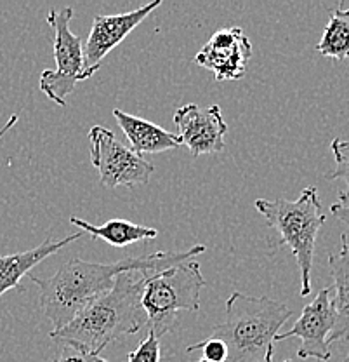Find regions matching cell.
I'll use <instances>...</instances> for the list:
<instances>
[{
  "mask_svg": "<svg viewBox=\"0 0 349 362\" xmlns=\"http://www.w3.org/2000/svg\"><path fill=\"white\" fill-rule=\"evenodd\" d=\"M330 150L336 160V169L326 178L330 181L343 180L346 183V190L339 192V201L346 204L349 201V139L336 138L330 143Z\"/></svg>",
  "mask_w": 349,
  "mask_h": 362,
  "instance_id": "17",
  "label": "cell"
},
{
  "mask_svg": "<svg viewBox=\"0 0 349 362\" xmlns=\"http://www.w3.org/2000/svg\"><path fill=\"white\" fill-rule=\"evenodd\" d=\"M174 124L178 126V136L183 145L190 148L193 157L217 153L224 148L228 124L224 122L219 105L202 108L195 103H188L176 110Z\"/></svg>",
  "mask_w": 349,
  "mask_h": 362,
  "instance_id": "11",
  "label": "cell"
},
{
  "mask_svg": "<svg viewBox=\"0 0 349 362\" xmlns=\"http://www.w3.org/2000/svg\"><path fill=\"white\" fill-rule=\"evenodd\" d=\"M292 317V308L269 296L235 291L226 300L224 320L212 337L228 346L226 362H273L275 337Z\"/></svg>",
  "mask_w": 349,
  "mask_h": 362,
  "instance_id": "3",
  "label": "cell"
},
{
  "mask_svg": "<svg viewBox=\"0 0 349 362\" xmlns=\"http://www.w3.org/2000/svg\"><path fill=\"white\" fill-rule=\"evenodd\" d=\"M204 244L188 251H160L145 256H130L114 263H92L73 258L66 262L52 277L39 279L30 272L26 277L40 288V308L52 322L54 329H61L89 303L111 291L116 279L127 272H155L171 269L179 263L190 262L205 252Z\"/></svg>",
  "mask_w": 349,
  "mask_h": 362,
  "instance_id": "1",
  "label": "cell"
},
{
  "mask_svg": "<svg viewBox=\"0 0 349 362\" xmlns=\"http://www.w3.org/2000/svg\"><path fill=\"white\" fill-rule=\"evenodd\" d=\"M80 237L82 232L70 233L68 237L59 240H52L51 237H47L40 246L30 249V251L0 256V296H2L4 293L11 291V289L23 291V288L20 286V281L30 274V270H32L33 267L39 265L40 262H44L49 256L59 252L63 247L75 243V240H78Z\"/></svg>",
  "mask_w": 349,
  "mask_h": 362,
  "instance_id": "12",
  "label": "cell"
},
{
  "mask_svg": "<svg viewBox=\"0 0 349 362\" xmlns=\"http://www.w3.org/2000/svg\"><path fill=\"white\" fill-rule=\"evenodd\" d=\"M114 117L125 138L129 139L130 150L137 156L142 157V153H160L183 145L178 134L171 133L149 120L141 119V117L130 115L120 108H115Z\"/></svg>",
  "mask_w": 349,
  "mask_h": 362,
  "instance_id": "13",
  "label": "cell"
},
{
  "mask_svg": "<svg viewBox=\"0 0 349 362\" xmlns=\"http://www.w3.org/2000/svg\"><path fill=\"white\" fill-rule=\"evenodd\" d=\"M336 324V312L332 307V288L322 289L311 303L302 308L301 317L295 320L292 329L276 334L275 341L287 338H299L301 346L298 356L301 359H317L326 362L330 359L329 337Z\"/></svg>",
  "mask_w": 349,
  "mask_h": 362,
  "instance_id": "9",
  "label": "cell"
},
{
  "mask_svg": "<svg viewBox=\"0 0 349 362\" xmlns=\"http://www.w3.org/2000/svg\"><path fill=\"white\" fill-rule=\"evenodd\" d=\"M91 143V162L99 173L103 187L134 188L148 183L155 165L145 157L134 153L129 146L116 139L114 131L103 126H92L89 131Z\"/></svg>",
  "mask_w": 349,
  "mask_h": 362,
  "instance_id": "7",
  "label": "cell"
},
{
  "mask_svg": "<svg viewBox=\"0 0 349 362\" xmlns=\"http://www.w3.org/2000/svg\"><path fill=\"white\" fill-rule=\"evenodd\" d=\"M129 362H160V338L149 331L145 341L129 354Z\"/></svg>",
  "mask_w": 349,
  "mask_h": 362,
  "instance_id": "19",
  "label": "cell"
},
{
  "mask_svg": "<svg viewBox=\"0 0 349 362\" xmlns=\"http://www.w3.org/2000/svg\"><path fill=\"white\" fill-rule=\"evenodd\" d=\"M160 6L162 0H155L129 13L96 14L84 45V81L91 78L101 68V62Z\"/></svg>",
  "mask_w": 349,
  "mask_h": 362,
  "instance_id": "8",
  "label": "cell"
},
{
  "mask_svg": "<svg viewBox=\"0 0 349 362\" xmlns=\"http://www.w3.org/2000/svg\"><path fill=\"white\" fill-rule=\"evenodd\" d=\"M256 209L266 218V223L280 237L276 246H288L298 259L301 270V296L311 293V269H313L314 246L326 216L322 211L317 187H306L298 201H266L257 199Z\"/></svg>",
  "mask_w": 349,
  "mask_h": 362,
  "instance_id": "4",
  "label": "cell"
},
{
  "mask_svg": "<svg viewBox=\"0 0 349 362\" xmlns=\"http://www.w3.org/2000/svg\"><path fill=\"white\" fill-rule=\"evenodd\" d=\"M146 277V272L122 274L111 291L89 303L65 327L52 329L51 338L80 352L99 356L115 339L137 333L148 324L141 305Z\"/></svg>",
  "mask_w": 349,
  "mask_h": 362,
  "instance_id": "2",
  "label": "cell"
},
{
  "mask_svg": "<svg viewBox=\"0 0 349 362\" xmlns=\"http://www.w3.org/2000/svg\"><path fill=\"white\" fill-rule=\"evenodd\" d=\"M73 18L71 7L52 9L47 23L54 30L56 70H44L40 75V90L59 107H66V98L73 93L78 82L84 81V44L80 37L70 30Z\"/></svg>",
  "mask_w": 349,
  "mask_h": 362,
  "instance_id": "6",
  "label": "cell"
},
{
  "mask_svg": "<svg viewBox=\"0 0 349 362\" xmlns=\"http://www.w3.org/2000/svg\"><path fill=\"white\" fill-rule=\"evenodd\" d=\"M97 356H91V354L80 352V350L73 349L70 345H63L59 354L56 356V359H52L51 362H94Z\"/></svg>",
  "mask_w": 349,
  "mask_h": 362,
  "instance_id": "20",
  "label": "cell"
},
{
  "mask_svg": "<svg viewBox=\"0 0 349 362\" xmlns=\"http://www.w3.org/2000/svg\"><path fill=\"white\" fill-rule=\"evenodd\" d=\"M285 362H292V361H290V359H288V361H285Z\"/></svg>",
  "mask_w": 349,
  "mask_h": 362,
  "instance_id": "26",
  "label": "cell"
},
{
  "mask_svg": "<svg viewBox=\"0 0 349 362\" xmlns=\"http://www.w3.org/2000/svg\"><path fill=\"white\" fill-rule=\"evenodd\" d=\"M317 51L325 58H349V9H336L330 14Z\"/></svg>",
  "mask_w": 349,
  "mask_h": 362,
  "instance_id": "16",
  "label": "cell"
},
{
  "mask_svg": "<svg viewBox=\"0 0 349 362\" xmlns=\"http://www.w3.org/2000/svg\"><path fill=\"white\" fill-rule=\"evenodd\" d=\"M252 58V44L240 26L223 28L197 52L195 63L212 71L217 82L240 81Z\"/></svg>",
  "mask_w": 349,
  "mask_h": 362,
  "instance_id": "10",
  "label": "cell"
},
{
  "mask_svg": "<svg viewBox=\"0 0 349 362\" xmlns=\"http://www.w3.org/2000/svg\"><path fill=\"white\" fill-rule=\"evenodd\" d=\"M94 362H106V361H104V359H101V357L97 356V357H96V361H94Z\"/></svg>",
  "mask_w": 349,
  "mask_h": 362,
  "instance_id": "23",
  "label": "cell"
},
{
  "mask_svg": "<svg viewBox=\"0 0 349 362\" xmlns=\"http://www.w3.org/2000/svg\"><path fill=\"white\" fill-rule=\"evenodd\" d=\"M343 362H349V352H348V356L344 357V361H343Z\"/></svg>",
  "mask_w": 349,
  "mask_h": 362,
  "instance_id": "24",
  "label": "cell"
},
{
  "mask_svg": "<svg viewBox=\"0 0 349 362\" xmlns=\"http://www.w3.org/2000/svg\"><path fill=\"white\" fill-rule=\"evenodd\" d=\"M205 279L197 262H185L146 277L141 305L149 331L162 338L176 329L179 312H197Z\"/></svg>",
  "mask_w": 349,
  "mask_h": 362,
  "instance_id": "5",
  "label": "cell"
},
{
  "mask_svg": "<svg viewBox=\"0 0 349 362\" xmlns=\"http://www.w3.org/2000/svg\"><path fill=\"white\" fill-rule=\"evenodd\" d=\"M330 213H332L333 218H337L341 223L349 226V206L348 204H343V202L332 204V207H330Z\"/></svg>",
  "mask_w": 349,
  "mask_h": 362,
  "instance_id": "21",
  "label": "cell"
},
{
  "mask_svg": "<svg viewBox=\"0 0 349 362\" xmlns=\"http://www.w3.org/2000/svg\"><path fill=\"white\" fill-rule=\"evenodd\" d=\"M18 120H20V115H18V113H16V115H13V117H11L9 120H7V122H6V126H4L2 129H0V139H2L4 136H6V133H9V131L13 129L14 126H16V122H18Z\"/></svg>",
  "mask_w": 349,
  "mask_h": 362,
  "instance_id": "22",
  "label": "cell"
},
{
  "mask_svg": "<svg viewBox=\"0 0 349 362\" xmlns=\"http://www.w3.org/2000/svg\"><path fill=\"white\" fill-rule=\"evenodd\" d=\"M198 362H210V361H207V359H200Z\"/></svg>",
  "mask_w": 349,
  "mask_h": 362,
  "instance_id": "25",
  "label": "cell"
},
{
  "mask_svg": "<svg viewBox=\"0 0 349 362\" xmlns=\"http://www.w3.org/2000/svg\"><path fill=\"white\" fill-rule=\"evenodd\" d=\"M188 354L193 352H202L204 357L202 359H207L210 362H226L228 361V346L223 339L210 337L200 343H195L186 349Z\"/></svg>",
  "mask_w": 349,
  "mask_h": 362,
  "instance_id": "18",
  "label": "cell"
},
{
  "mask_svg": "<svg viewBox=\"0 0 349 362\" xmlns=\"http://www.w3.org/2000/svg\"><path fill=\"white\" fill-rule=\"evenodd\" d=\"M70 223L77 225L85 233L92 235L94 240H104V243L115 247H125L130 246V244L141 243V240L157 239L159 237V230L133 223V221L127 220H110L104 225L96 226L92 223H87L82 218L71 216Z\"/></svg>",
  "mask_w": 349,
  "mask_h": 362,
  "instance_id": "15",
  "label": "cell"
},
{
  "mask_svg": "<svg viewBox=\"0 0 349 362\" xmlns=\"http://www.w3.org/2000/svg\"><path fill=\"white\" fill-rule=\"evenodd\" d=\"M329 267L332 274V307L336 312V324L329 337V345L349 339V243L348 235H341V249L329 255Z\"/></svg>",
  "mask_w": 349,
  "mask_h": 362,
  "instance_id": "14",
  "label": "cell"
}]
</instances>
